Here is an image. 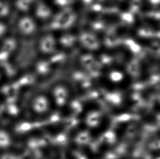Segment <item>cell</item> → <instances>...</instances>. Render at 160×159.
I'll list each match as a JSON object with an SVG mask.
<instances>
[{
  "label": "cell",
  "mask_w": 160,
  "mask_h": 159,
  "mask_svg": "<svg viewBox=\"0 0 160 159\" xmlns=\"http://www.w3.org/2000/svg\"><path fill=\"white\" fill-rule=\"evenodd\" d=\"M156 122L157 125L160 128V113H158L156 115Z\"/></svg>",
  "instance_id": "cell-5"
},
{
  "label": "cell",
  "mask_w": 160,
  "mask_h": 159,
  "mask_svg": "<svg viewBox=\"0 0 160 159\" xmlns=\"http://www.w3.org/2000/svg\"><path fill=\"white\" fill-rule=\"evenodd\" d=\"M4 106L0 103V114L4 111Z\"/></svg>",
  "instance_id": "cell-6"
},
{
  "label": "cell",
  "mask_w": 160,
  "mask_h": 159,
  "mask_svg": "<svg viewBox=\"0 0 160 159\" xmlns=\"http://www.w3.org/2000/svg\"><path fill=\"white\" fill-rule=\"evenodd\" d=\"M7 110L9 113L13 115H15V114H17L18 112V110L17 106L13 104H9L8 108H7Z\"/></svg>",
  "instance_id": "cell-2"
},
{
  "label": "cell",
  "mask_w": 160,
  "mask_h": 159,
  "mask_svg": "<svg viewBox=\"0 0 160 159\" xmlns=\"http://www.w3.org/2000/svg\"><path fill=\"white\" fill-rule=\"evenodd\" d=\"M11 137L6 131L0 130V148H6L11 144Z\"/></svg>",
  "instance_id": "cell-1"
},
{
  "label": "cell",
  "mask_w": 160,
  "mask_h": 159,
  "mask_svg": "<svg viewBox=\"0 0 160 159\" xmlns=\"http://www.w3.org/2000/svg\"><path fill=\"white\" fill-rule=\"evenodd\" d=\"M0 159H19V158L15 155L11 154H4L2 155Z\"/></svg>",
  "instance_id": "cell-4"
},
{
  "label": "cell",
  "mask_w": 160,
  "mask_h": 159,
  "mask_svg": "<svg viewBox=\"0 0 160 159\" xmlns=\"http://www.w3.org/2000/svg\"><path fill=\"white\" fill-rule=\"evenodd\" d=\"M150 147L154 150L160 149V139L154 140V141L152 142Z\"/></svg>",
  "instance_id": "cell-3"
},
{
  "label": "cell",
  "mask_w": 160,
  "mask_h": 159,
  "mask_svg": "<svg viewBox=\"0 0 160 159\" xmlns=\"http://www.w3.org/2000/svg\"><path fill=\"white\" fill-rule=\"evenodd\" d=\"M159 99H160V98H159Z\"/></svg>",
  "instance_id": "cell-7"
}]
</instances>
